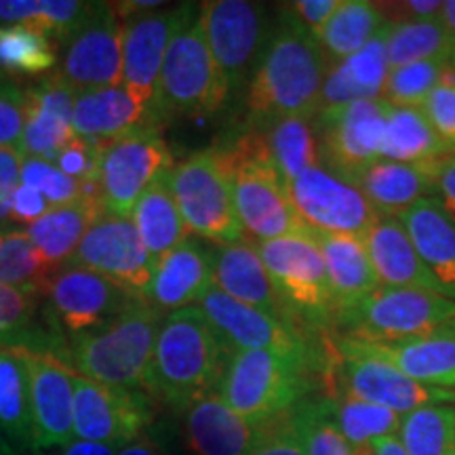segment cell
Masks as SVG:
<instances>
[{"mask_svg":"<svg viewBox=\"0 0 455 455\" xmlns=\"http://www.w3.org/2000/svg\"><path fill=\"white\" fill-rule=\"evenodd\" d=\"M329 66L318 38L287 9L249 81L247 114L255 133L281 118H315Z\"/></svg>","mask_w":455,"mask_h":455,"instance_id":"1","label":"cell"},{"mask_svg":"<svg viewBox=\"0 0 455 455\" xmlns=\"http://www.w3.org/2000/svg\"><path fill=\"white\" fill-rule=\"evenodd\" d=\"M228 350L196 306L171 312L158 329L144 390L173 409L186 411L218 392Z\"/></svg>","mask_w":455,"mask_h":455,"instance_id":"2","label":"cell"},{"mask_svg":"<svg viewBox=\"0 0 455 455\" xmlns=\"http://www.w3.org/2000/svg\"><path fill=\"white\" fill-rule=\"evenodd\" d=\"M163 321V312L141 298L108 325L61 339L53 356L93 382L140 390Z\"/></svg>","mask_w":455,"mask_h":455,"instance_id":"3","label":"cell"},{"mask_svg":"<svg viewBox=\"0 0 455 455\" xmlns=\"http://www.w3.org/2000/svg\"><path fill=\"white\" fill-rule=\"evenodd\" d=\"M312 352L243 350L228 358L218 395L255 422L291 413L310 390Z\"/></svg>","mask_w":455,"mask_h":455,"instance_id":"4","label":"cell"},{"mask_svg":"<svg viewBox=\"0 0 455 455\" xmlns=\"http://www.w3.org/2000/svg\"><path fill=\"white\" fill-rule=\"evenodd\" d=\"M220 155L230 175L232 196L244 235L261 243L310 232L295 213L287 181L270 161L261 133L251 131L232 150Z\"/></svg>","mask_w":455,"mask_h":455,"instance_id":"5","label":"cell"},{"mask_svg":"<svg viewBox=\"0 0 455 455\" xmlns=\"http://www.w3.org/2000/svg\"><path fill=\"white\" fill-rule=\"evenodd\" d=\"M455 321V299L428 289L378 287L355 304L335 315V325L344 329V338L388 344Z\"/></svg>","mask_w":455,"mask_h":455,"instance_id":"6","label":"cell"},{"mask_svg":"<svg viewBox=\"0 0 455 455\" xmlns=\"http://www.w3.org/2000/svg\"><path fill=\"white\" fill-rule=\"evenodd\" d=\"M255 247L283 301L289 323L293 316L310 325L335 323L338 304L329 284L325 259L312 232L261 241L255 243Z\"/></svg>","mask_w":455,"mask_h":455,"instance_id":"7","label":"cell"},{"mask_svg":"<svg viewBox=\"0 0 455 455\" xmlns=\"http://www.w3.org/2000/svg\"><path fill=\"white\" fill-rule=\"evenodd\" d=\"M169 188L188 230L215 244L244 241L230 175L220 150H203L169 169Z\"/></svg>","mask_w":455,"mask_h":455,"instance_id":"8","label":"cell"},{"mask_svg":"<svg viewBox=\"0 0 455 455\" xmlns=\"http://www.w3.org/2000/svg\"><path fill=\"white\" fill-rule=\"evenodd\" d=\"M228 98L230 89L209 49L201 17H195L175 34L164 55L158 81V114L209 116L218 112Z\"/></svg>","mask_w":455,"mask_h":455,"instance_id":"9","label":"cell"},{"mask_svg":"<svg viewBox=\"0 0 455 455\" xmlns=\"http://www.w3.org/2000/svg\"><path fill=\"white\" fill-rule=\"evenodd\" d=\"M44 298L49 299L47 321L60 344L66 335L76 338L108 325L141 295L127 291L98 272L64 266L44 284Z\"/></svg>","mask_w":455,"mask_h":455,"instance_id":"10","label":"cell"},{"mask_svg":"<svg viewBox=\"0 0 455 455\" xmlns=\"http://www.w3.org/2000/svg\"><path fill=\"white\" fill-rule=\"evenodd\" d=\"M335 388L339 386L341 395L386 407L398 415L428 405H455V390L413 382L390 363L356 348L348 338L335 341Z\"/></svg>","mask_w":455,"mask_h":455,"instance_id":"11","label":"cell"},{"mask_svg":"<svg viewBox=\"0 0 455 455\" xmlns=\"http://www.w3.org/2000/svg\"><path fill=\"white\" fill-rule=\"evenodd\" d=\"M100 195L104 212L131 218L140 196L171 164L169 148L156 127H141L123 138L100 141Z\"/></svg>","mask_w":455,"mask_h":455,"instance_id":"12","label":"cell"},{"mask_svg":"<svg viewBox=\"0 0 455 455\" xmlns=\"http://www.w3.org/2000/svg\"><path fill=\"white\" fill-rule=\"evenodd\" d=\"M386 118V100H361L318 112L312 124L323 164L350 181L358 171L382 158Z\"/></svg>","mask_w":455,"mask_h":455,"instance_id":"13","label":"cell"},{"mask_svg":"<svg viewBox=\"0 0 455 455\" xmlns=\"http://www.w3.org/2000/svg\"><path fill=\"white\" fill-rule=\"evenodd\" d=\"M295 213L310 232L363 236L379 215L352 181L316 164L287 184Z\"/></svg>","mask_w":455,"mask_h":455,"instance_id":"14","label":"cell"},{"mask_svg":"<svg viewBox=\"0 0 455 455\" xmlns=\"http://www.w3.org/2000/svg\"><path fill=\"white\" fill-rule=\"evenodd\" d=\"M198 17L228 89H241L253 76L270 38L264 7L249 0H212Z\"/></svg>","mask_w":455,"mask_h":455,"instance_id":"15","label":"cell"},{"mask_svg":"<svg viewBox=\"0 0 455 455\" xmlns=\"http://www.w3.org/2000/svg\"><path fill=\"white\" fill-rule=\"evenodd\" d=\"M150 396L141 390L93 382L74 373V436L124 447L152 424Z\"/></svg>","mask_w":455,"mask_h":455,"instance_id":"16","label":"cell"},{"mask_svg":"<svg viewBox=\"0 0 455 455\" xmlns=\"http://www.w3.org/2000/svg\"><path fill=\"white\" fill-rule=\"evenodd\" d=\"M64 44L60 74L76 93L123 84V21L114 4L91 3Z\"/></svg>","mask_w":455,"mask_h":455,"instance_id":"17","label":"cell"},{"mask_svg":"<svg viewBox=\"0 0 455 455\" xmlns=\"http://www.w3.org/2000/svg\"><path fill=\"white\" fill-rule=\"evenodd\" d=\"M195 4L144 11L123 21V87L158 114V81L164 55L181 28L195 20Z\"/></svg>","mask_w":455,"mask_h":455,"instance_id":"18","label":"cell"},{"mask_svg":"<svg viewBox=\"0 0 455 455\" xmlns=\"http://www.w3.org/2000/svg\"><path fill=\"white\" fill-rule=\"evenodd\" d=\"M66 266L98 272L141 298L156 270L131 218L112 213L95 220Z\"/></svg>","mask_w":455,"mask_h":455,"instance_id":"19","label":"cell"},{"mask_svg":"<svg viewBox=\"0 0 455 455\" xmlns=\"http://www.w3.org/2000/svg\"><path fill=\"white\" fill-rule=\"evenodd\" d=\"M196 308L203 312L207 323L218 335L228 355L243 350H275V352H306L304 335L298 329L266 315L253 306L232 299L230 295L213 287L198 301Z\"/></svg>","mask_w":455,"mask_h":455,"instance_id":"20","label":"cell"},{"mask_svg":"<svg viewBox=\"0 0 455 455\" xmlns=\"http://www.w3.org/2000/svg\"><path fill=\"white\" fill-rule=\"evenodd\" d=\"M21 355L30 386L34 449L66 445L74 439V371L51 352L21 348Z\"/></svg>","mask_w":455,"mask_h":455,"instance_id":"21","label":"cell"},{"mask_svg":"<svg viewBox=\"0 0 455 455\" xmlns=\"http://www.w3.org/2000/svg\"><path fill=\"white\" fill-rule=\"evenodd\" d=\"M281 418L255 422L228 407L213 392L186 409V445L195 455H249Z\"/></svg>","mask_w":455,"mask_h":455,"instance_id":"22","label":"cell"},{"mask_svg":"<svg viewBox=\"0 0 455 455\" xmlns=\"http://www.w3.org/2000/svg\"><path fill=\"white\" fill-rule=\"evenodd\" d=\"M74 98L76 91L60 72L26 91V127L17 144L21 155L55 163L64 146L76 138L72 129Z\"/></svg>","mask_w":455,"mask_h":455,"instance_id":"23","label":"cell"},{"mask_svg":"<svg viewBox=\"0 0 455 455\" xmlns=\"http://www.w3.org/2000/svg\"><path fill=\"white\" fill-rule=\"evenodd\" d=\"M350 339V338H348ZM356 348L390 363L413 382L430 388L455 390V321L388 344H367L350 339Z\"/></svg>","mask_w":455,"mask_h":455,"instance_id":"24","label":"cell"},{"mask_svg":"<svg viewBox=\"0 0 455 455\" xmlns=\"http://www.w3.org/2000/svg\"><path fill=\"white\" fill-rule=\"evenodd\" d=\"M213 289V247L186 238L156 264L144 299L158 312L196 306Z\"/></svg>","mask_w":455,"mask_h":455,"instance_id":"25","label":"cell"},{"mask_svg":"<svg viewBox=\"0 0 455 455\" xmlns=\"http://www.w3.org/2000/svg\"><path fill=\"white\" fill-rule=\"evenodd\" d=\"M156 114L123 84L81 91L74 98L72 129L78 138L110 141L141 127H156Z\"/></svg>","mask_w":455,"mask_h":455,"instance_id":"26","label":"cell"},{"mask_svg":"<svg viewBox=\"0 0 455 455\" xmlns=\"http://www.w3.org/2000/svg\"><path fill=\"white\" fill-rule=\"evenodd\" d=\"M213 287L230 295L232 299L289 323L283 301L253 243L213 244Z\"/></svg>","mask_w":455,"mask_h":455,"instance_id":"27","label":"cell"},{"mask_svg":"<svg viewBox=\"0 0 455 455\" xmlns=\"http://www.w3.org/2000/svg\"><path fill=\"white\" fill-rule=\"evenodd\" d=\"M435 164H409L378 158L358 171L350 181L382 218H401L413 204L435 195Z\"/></svg>","mask_w":455,"mask_h":455,"instance_id":"28","label":"cell"},{"mask_svg":"<svg viewBox=\"0 0 455 455\" xmlns=\"http://www.w3.org/2000/svg\"><path fill=\"white\" fill-rule=\"evenodd\" d=\"M363 243L378 275L379 287L428 289L441 293L398 218H379L363 235Z\"/></svg>","mask_w":455,"mask_h":455,"instance_id":"29","label":"cell"},{"mask_svg":"<svg viewBox=\"0 0 455 455\" xmlns=\"http://www.w3.org/2000/svg\"><path fill=\"white\" fill-rule=\"evenodd\" d=\"M443 295L455 299V224L435 196L413 204L398 218Z\"/></svg>","mask_w":455,"mask_h":455,"instance_id":"30","label":"cell"},{"mask_svg":"<svg viewBox=\"0 0 455 455\" xmlns=\"http://www.w3.org/2000/svg\"><path fill=\"white\" fill-rule=\"evenodd\" d=\"M388 24L365 49H361L348 60L331 61L325 87H323L321 110L339 108L361 100H382V89L390 70L388 57H386Z\"/></svg>","mask_w":455,"mask_h":455,"instance_id":"31","label":"cell"},{"mask_svg":"<svg viewBox=\"0 0 455 455\" xmlns=\"http://www.w3.org/2000/svg\"><path fill=\"white\" fill-rule=\"evenodd\" d=\"M101 213H106L101 201L83 196L76 203L49 209L41 220L28 226L24 232L38 249V253L43 255V259L47 261L49 268L57 272L70 261L83 236L87 235V230Z\"/></svg>","mask_w":455,"mask_h":455,"instance_id":"32","label":"cell"},{"mask_svg":"<svg viewBox=\"0 0 455 455\" xmlns=\"http://www.w3.org/2000/svg\"><path fill=\"white\" fill-rule=\"evenodd\" d=\"M321 249L338 310L355 304L379 287L363 236L312 232Z\"/></svg>","mask_w":455,"mask_h":455,"instance_id":"33","label":"cell"},{"mask_svg":"<svg viewBox=\"0 0 455 455\" xmlns=\"http://www.w3.org/2000/svg\"><path fill=\"white\" fill-rule=\"evenodd\" d=\"M131 221L138 228L146 251L158 264L164 255L173 251L178 244L190 238L184 218H181L175 198L169 188V169L146 188L135 204Z\"/></svg>","mask_w":455,"mask_h":455,"instance_id":"34","label":"cell"},{"mask_svg":"<svg viewBox=\"0 0 455 455\" xmlns=\"http://www.w3.org/2000/svg\"><path fill=\"white\" fill-rule=\"evenodd\" d=\"M453 152L436 138L419 108L388 104L382 158L409 164L439 163Z\"/></svg>","mask_w":455,"mask_h":455,"instance_id":"35","label":"cell"},{"mask_svg":"<svg viewBox=\"0 0 455 455\" xmlns=\"http://www.w3.org/2000/svg\"><path fill=\"white\" fill-rule=\"evenodd\" d=\"M0 432L17 451L34 449L30 386L21 348H0Z\"/></svg>","mask_w":455,"mask_h":455,"instance_id":"36","label":"cell"},{"mask_svg":"<svg viewBox=\"0 0 455 455\" xmlns=\"http://www.w3.org/2000/svg\"><path fill=\"white\" fill-rule=\"evenodd\" d=\"M388 24L384 11L369 0H341L329 24L318 34V43L331 61L348 60L382 32Z\"/></svg>","mask_w":455,"mask_h":455,"instance_id":"37","label":"cell"},{"mask_svg":"<svg viewBox=\"0 0 455 455\" xmlns=\"http://www.w3.org/2000/svg\"><path fill=\"white\" fill-rule=\"evenodd\" d=\"M261 138H264L270 161L275 163L287 184L304 171L323 164L321 146H318L312 118H281L261 131Z\"/></svg>","mask_w":455,"mask_h":455,"instance_id":"38","label":"cell"},{"mask_svg":"<svg viewBox=\"0 0 455 455\" xmlns=\"http://www.w3.org/2000/svg\"><path fill=\"white\" fill-rule=\"evenodd\" d=\"M44 287L26 284H0V348H28L53 352L55 339L32 327Z\"/></svg>","mask_w":455,"mask_h":455,"instance_id":"39","label":"cell"},{"mask_svg":"<svg viewBox=\"0 0 455 455\" xmlns=\"http://www.w3.org/2000/svg\"><path fill=\"white\" fill-rule=\"evenodd\" d=\"M453 51L455 41L439 20H407L388 24V34H386L388 68L413 64V61L451 60Z\"/></svg>","mask_w":455,"mask_h":455,"instance_id":"40","label":"cell"},{"mask_svg":"<svg viewBox=\"0 0 455 455\" xmlns=\"http://www.w3.org/2000/svg\"><path fill=\"white\" fill-rule=\"evenodd\" d=\"M333 405L335 422L350 443L355 455H373V441L382 436H396L403 415L390 409L358 401L348 395L327 396Z\"/></svg>","mask_w":455,"mask_h":455,"instance_id":"41","label":"cell"},{"mask_svg":"<svg viewBox=\"0 0 455 455\" xmlns=\"http://www.w3.org/2000/svg\"><path fill=\"white\" fill-rule=\"evenodd\" d=\"M57 44L32 26L0 28V74L41 76L57 64Z\"/></svg>","mask_w":455,"mask_h":455,"instance_id":"42","label":"cell"},{"mask_svg":"<svg viewBox=\"0 0 455 455\" xmlns=\"http://www.w3.org/2000/svg\"><path fill=\"white\" fill-rule=\"evenodd\" d=\"M396 436L407 455H455V405H428L403 415Z\"/></svg>","mask_w":455,"mask_h":455,"instance_id":"43","label":"cell"},{"mask_svg":"<svg viewBox=\"0 0 455 455\" xmlns=\"http://www.w3.org/2000/svg\"><path fill=\"white\" fill-rule=\"evenodd\" d=\"M306 455H355L335 422L329 398H304L291 411Z\"/></svg>","mask_w":455,"mask_h":455,"instance_id":"44","label":"cell"},{"mask_svg":"<svg viewBox=\"0 0 455 455\" xmlns=\"http://www.w3.org/2000/svg\"><path fill=\"white\" fill-rule=\"evenodd\" d=\"M55 272L38 253L26 232L4 230L0 232V284H38L44 287Z\"/></svg>","mask_w":455,"mask_h":455,"instance_id":"45","label":"cell"},{"mask_svg":"<svg viewBox=\"0 0 455 455\" xmlns=\"http://www.w3.org/2000/svg\"><path fill=\"white\" fill-rule=\"evenodd\" d=\"M447 61L451 60L413 61V64L390 68L382 89V100L392 106L422 108L432 89L441 83Z\"/></svg>","mask_w":455,"mask_h":455,"instance_id":"46","label":"cell"},{"mask_svg":"<svg viewBox=\"0 0 455 455\" xmlns=\"http://www.w3.org/2000/svg\"><path fill=\"white\" fill-rule=\"evenodd\" d=\"M21 184L34 188L47 198L51 207H64V204L81 201V181L68 178L53 163L43 158L24 156L21 164Z\"/></svg>","mask_w":455,"mask_h":455,"instance_id":"47","label":"cell"},{"mask_svg":"<svg viewBox=\"0 0 455 455\" xmlns=\"http://www.w3.org/2000/svg\"><path fill=\"white\" fill-rule=\"evenodd\" d=\"M26 91L0 74V148L20 144L26 127Z\"/></svg>","mask_w":455,"mask_h":455,"instance_id":"48","label":"cell"},{"mask_svg":"<svg viewBox=\"0 0 455 455\" xmlns=\"http://www.w3.org/2000/svg\"><path fill=\"white\" fill-rule=\"evenodd\" d=\"M443 144L455 155V83L441 81L419 108Z\"/></svg>","mask_w":455,"mask_h":455,"instance_id":"49","label":"cell"},{"mask_svg":"<svg viewBox=\"0 0 455 455\" xmlns=\"http://www.w3.org/2000/svg\"><path fill=\"white\" fill-rule=\"evenodd\" d=\"M100 141L74 138L70 144L64 146L55 158V167L66 173L68 178L76 181L98 180L100 171Z\"/></svg>","mask_w":455,"mask_h":455,"instance_id":"50","label":"cell"},{"mask_svg":"<svg viewBox=\"0 0 455 455\" xmlns=\"http://www.w3.org/2000/svg\"><path fill=\"white\" fill-rule=\"evenodd\" d=\"M21 164H24V155L20 148H0V232L9 230L11 226L13 198L21 184Z\"/></svg>","mask_w":455,"mask_h":455,"instance_id":"51","label":"cell"},{"mask_svg":"<svg viewBox=\"0 0 455 455\" xmlns=\"http://www.w3.org/2000/svg\"><path fill=\"white\" fill-rule=\"evenodd\" d=\"M249 455H306L291 413L283 415L270 435Z\"/></svg>","mask_w":455,"mask_h":455,"instance_id":"52","label":"cell"},{"mask_svg":"<svg viewBox=\"0 0 455 455\" xmlns=\"http://www.w3.org/2000/svg\"><path fill=\"white\" fill-rule=\"evenodd\" d=\"M53 209L41 192L34 188L20 184L13 198V209H11V224L15 226H32L34 221L41 220L44 213Z\"/></svg>","mask_w":455,"mask_h":455,"instance_id":"53","label":"cell"},{"mask_svg":"<svg viewBox=\"0 0 455 455\" xmlns=\"http://www.w3.org/2000/svg\"><path fill=\"white\" fill-rule=\"evenodd\" d=\"M341 0H298L291 4V13L304 24L308 30L318 36L323 28L329 24L335 11H338Z\"/></svg>","mask_w":455,"mask_h":455,"instance_id":"54","label":"cell"},{"mask_svg":"<svg viewBox=\"0 0 455 455\" xmlns=\"http://www.w3.org/2000/svg\"><path fill=\"white\" fill-rule=\"evenodd\" d=\"M435 198L455 224V155L435 164Z\"/></svg>","mask_w":455,"mask_h":455,"instance_id":"55","label":"cell"},{"mask_svg":"<svg viewBox=\"0 0 455 455\" xmlns=\"http://www.w3.org/2000/svg\"><path fill=\"white\" fill-rule=\"evenodd\" d=\"M118 447L106 445V443H95V441H84L74 436L72 441H68L66 445L60 447L57 455H116Z\"/></svg>","mask_w":455,"mask_h":455,"instance_id":"56","label":"cell"},{"mask_svg":"<svg viewBox=\"0 0 455 455\" xmlns=\"http://www.w3.org/2000/svg\"><path fill=\"white\" fill-rule=\"evenodd\" d=\"M403 9L415 20H439L443 3L439 0H407L403 3Z\"/></svg>","mask_w":455,"mask_h":455,"instance_id":"57","label":"cell"},{"mask_svg":"<svg viewBox=\"0 0 455 455\" xmlns=\"http://www.w3.org/2000/svg\"><path fill=\"white\" fill-rule=\"evenodd\" d=\"M116 455H167V451L161 447V443L152 436H140V439L131 441L129 445L118 449Z\"/></svg>","mask_w":455,"mask_h":455,"instance_id":"58","label":"cell"},{"mask_svg":"<svg viewBox=\"0 0 455 455\" xmlns=\"http://www.w3.org/2000/svg\"><path fill=\"white\" fill-rule=\"evenodd\" d=\"M373 455H407L398 436H382L373 441Z\"/></svg>","mask_w":455,"mask_h":455,"instance_id":"59","label":"cell"},{"mask_svg":"<svg viewBox=\"0 0 455 455\" xmlns=\"http://www.w3.org/2000/svg\"><path fill=\"white\" fill-rule=\"evenodd\" d=\"M439 21L447 30L449 36L455 41V0H447V3H443Z\"/></svg>","mask_w":455,"mask_h":455,"instance_id":"60","label":"cell"},{"mask_svg":"<svg viewBox=\"0 0 455 455\" xmlns=\"http://www.w3.org/2000/svg\"><path fill=\"white\" fill-rule=\"evenodd\" d=\"M0 455H20V451L11 445L9 439L3 435V432H0Z\"/></svg>","mask_w":455,"mask_h":455,"instance_id":"61","label":"cell"},{"mask_svg":"<svg viewBox=\"0 0 455 455\" xmlns=\"http://www.w3.org/2000/svg\"><path fill=\"white\" fill-rule=\"evenodd\" d=\"M24 455H47L43 451V449H28V451H24Z\"/></svg>","mask_w":455,"mask_h":455,"instance_id":"62","label":"cell"},{"mask_svg":"<svg viewBox=\"0 0 455 455\" xmlns=\"http://www.w3.org/2000/svg\"><path fill=\"white\" fill-rule=\"evenodd\" d=\"M451 61H453V66H455V51H453V57H451Z\"/></svg>","mask_w":455,"mask_h":455,"instance_id":"63","label":"cell"}]
</instances>
